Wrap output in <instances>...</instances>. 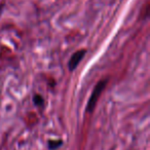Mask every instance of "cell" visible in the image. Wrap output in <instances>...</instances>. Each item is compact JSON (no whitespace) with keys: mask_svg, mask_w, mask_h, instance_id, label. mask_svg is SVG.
Segmentation results:
<instances>
[{"mask_svg":"<svg viewBox=\"0 0 150 150\" xmlns=\"http://www.w3.org/2000/svg\"><path fill=\"white\" fill-rule=\"evenodd\" d=\"M106 80H103V81H100L98 84L96 86L95 88L94 92H93L92 96L90 98V101H88V111H92L94 110L95 106H96L97 102H98L99 98H100L101 94L102 92L104 91L105 86H106Z\"/></svg>","mask_w":150,"mask_h":150,"instance_id":"cell-1","label":"cell"},{"mask_svg":"<svg viewBox=\"0 0 150 150\" xmlns=\"http://www.w3.org/2000/svg\"><path fill=\"white\" fill-rule=\"evenodd\" d=\"M86 50H80L78 52H76L75 54H73V56L71 57L70 62H69V68L70 70H74L76 67L78 66V64L80 63V61L82 60V58L86 54Z\"/></svg>","mask_w":150,"mask_h":150,"instance_id":"cell-2","label":"cell"},{"mask_svg":"<svg viewBox=\"0 0 150 150\" xmlns=\"http://www.w3.org/2000/svg\"><path fill=\"white\" fill-rule=\"evenodd\" d=\"M62 144V142L61 141H57V142H54V141H50V144H48V147L50 148V149H56L57 147H59V146Z\"/></svg>","mask_w":150,"mask_h":150,"instance_id":"cell-3","label":"cell"},{"mask_svg":"<svg viewBox=\"0 0 150 150\" xmlns=\"http://www.w3.org/2000/svg\"><path fill=\"white\" fill-rule=\"evenodd\" d=\"M34 103H35L36 105H42V103H43V99L41 98V97L39 96V95H36L35 97H34Z\"/></svg>","mask_w":150,"mask_h":150,"instance_id":"cell-4","label":"cell"}]
</instances>
